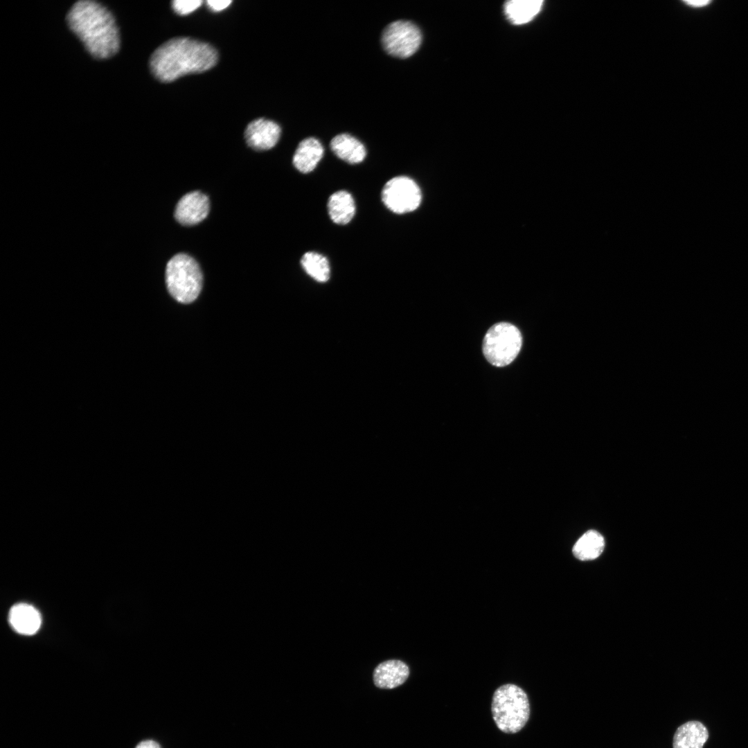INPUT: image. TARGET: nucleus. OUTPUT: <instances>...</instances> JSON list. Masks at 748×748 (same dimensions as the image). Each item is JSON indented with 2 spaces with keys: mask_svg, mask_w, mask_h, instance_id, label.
<instances>
[{
  "mask_svg": "<svg viewBox=\"0 0 748 748\" xmlns=\"http://www.w3.org/2000/svg\"><path fill=\"white\" fill-rule=\"evenodd\" d=\"M166 283L168 292L177 301L181 303L194 301L203 284L198 263L188 254L175 255L166 265Z\"/></svg>",
  "mask_w": 748,
  "mask_h": 748,
  "instance_id": "nucleus-4",
  "label": "nucleus"
},
{
  "mask_svg": "<svg viewBox=\"0 0 748 748\" xmlns=\"http://www.w3.org/2000/svg\"><path fill=\"white\" fill-rule=\"evenodd\" d=\"M210 209L207 195L193 191L184 195L177 202L175 209V217L182 225L192 226L204 220Z\"/></svg>",
  "mask_w": 748,
  "mask_h": 748,
  "instance_id": "nucleus-8",
  "label": "nucleus"
},
{
  "mask_svg": "<svg viewBox=\"0 0 748 748\" xmlns=\"http://www.w3.org/2000/svg\"><path fill=\"white\" fill-rule=\"evenodd\" d=\"M9 622L17 632L24 635H32L39 630L42 619L39 612L33 606L19 603L10 609Z\"/></svg>",
  "mask_w": 748,
  "mask_h": 748,
  "instance_id": "nucleus-11",
  "label": "nucleus"
},
{
  "mask_svg": "<svg viewBox=\"0 0 748 748\" xmlns=\"http://www.w3.org/2000/svg\"><path fill=\"white\" fill-rule=\"evenodd\" d=\"M492 717L503 732L514 733L527 722L530 706L526 693L515 684H505L495 692L492 702Z\"/></svg>",
  "mask_w": 748,
  "mask_h": 748,
  "instance_id": "nucleus-3",
  "label": "nucleus"
},
{
  "mask_svg": "<svg viewBox=\"0 0 748 748\" xmlns=\"http://www.w3.org/2000/svg\"><path fill=\"white\" fill-rule=\"evenodd\" d=\"M542 0H511L504 4V12L510 22L522 25L531 21L541 10Z\"/></svg>",
  "mask_w": 748,
  "mask_h": 748,
  "instance_id": "nucleus-16",
  "label": "nucleus"
},
{
  "mask_svg": "<svg viewBox=\"0 0 748 748\" xmlns=\"http://www.w3.org/2000/svg\"><path fill=\"white\" fill-rule=\"evenodd\" d=\"M605 547L603 537L596 531L590 530L584 533L573 547V553L580 560L597 558Z\"/></svg>",
  "mask_w": 748,
  "mask_h": 748,
  "instance_id": "nucleus-17",
  "label": "nucleus"
},
{
  "mask_svg": "<svg viewBox=\"0 0 748 748\" xmlns=\"http://www.w3.org/2000/svg\"><path fill=\"white\" fill-rule=\"evenodd\" d=\"M684 3H685L687 6L693 7V8H702V7L706 6L709 4H710L711 3V1H708V0H698V1L691 0V1H684Z\"/></svg>",
  "mask_w": 748,
  "mask_h": 748,
  "instance_id": "nucleus-21",
  "label": "nucleus"
},
{
  "mask_svg": "<svg viewBox=\"0 0 748 748\" xmlns=\"http://www.w3.org/2000/svg\"><path fill=\"white\" fill-rule=\"evenodd\" d=\"M323 153V147L317 139L306 138L299 143L294 154V166L302 173L310 172L322 159Z\"/></svg>",
  "mask_w": 748,
  "mask_h": 748,
  "instance_id": "nucleus-12",
  "label": "nucleus"
},
{
  "mask_svg": "<svg viewBox=\"0 0 748 748\" xmlns=\"http://www.w3.org/2000/svg\"><path fill=\"white\" fill-rule=\"evenodd\" d=\"M330 146L338 158L350 164L359 163L364 161L366 155V150L363 143L346 133L338 134L332 138Z\"/></svg>",
  "mask_w": 748,
  "mask_h": 748,
  "instance_id": "nucleus-13",
  "label": "nucleus"
},
{
  "mask_svg": "<svg viewBox=\"0 0 748 748\" xmlns=\"http://www.w3.org/2000/svg\"><path fill=\"white\" fill-rule=\"evenodd\" d=\"M231 1L230 0H208L206 1L208 7L214 12L221 11L227 8Z\"/></svg>",
  "mask_w": 748,
  "mask_h": 748,
  "instance_id": "nucleus-20",
  "label": "nucleus"
},
{
  "mask_svg": "<svg viewBox=\"0 0 748 748\" xmlns=\"http://www.w3.org/2000/svg\"><path fill=\"white\" fill-rule=\"evenodd\" d=\"M709 738L707 728L697 720H691L679 726L673 740V748H703Z\"/></svg>",
  "mask_w": 748,
  "mask_h": 748,
  "instance_id": "nucleus-14",
  "label": "nucleus"
},
{
  "mask_svg": "<svg viewBox=\"0 0 748 748\" xmlns=\"http://www.w3.org/2000/svg\"><path fill=\"white\" fill-rule=\"evenodd\" d=\"M382 44L391 56L407 58L414 54L422 42L419 28L409 21L398 20L388 24L382 31Z\"/></svg>",
  "mask_w": 748,
  "mask_h": 748,
  "instance_id": "nucleus-6",
  "label": "nucleus"
},
{
  "mask_svg": "<svg viewBox=\"0 0 748 748\" xmlns=\"http://www.w3.org/2000/svg\"><path fill=\"white\" fill-rule=\"evenodd\" d=\"M422 199L417 184L406 176H398L389 180L383 187L382 200L391 211L404 214L418 208Z\"/></svg>",
  "mask_w": 748,
  "mask_h": 748,
  "instance_id": "nucleus-7",
  "label": "nucleus"
},
{
  "mask_svg": "<svg viewBox=\"0 0 748 748\" xmlns=\"http://www.w3.org/2000/svg\"><path fill=\"white\" fill-rule=\"evenodd\" d=\"M66 21L94 57L109 58L118 51L121 39L116 20L100 3L91 0L75 2L68 12Z\"/></svg>",
  "mask_w": 748,
  "mask_h": 748,
  "instance_id": "nucleus-1",
  "label": "nucleus"
},
{
  "mask_svg": "<svg viewBox=\"0 0 748 748\" xmlns=\"http://www.w3.org/2000/svg\"><path fill=\"white\" fill-rule=\"evenodd\" d=\"M280 126L271 120L258 118L247 127L244 136L248 145L255 150H267L277 143L280 135Z\"/></svg>",
  "mask_w": 748,
  "mask_h": 748,
  "instance_id": "nucleus-9",
  "label": "nucleus"
},
{
  "mask_svg": "<svg viewBox=\"0 0 748 748\" xmlns=\"http://www.w3.org/2000/svg\"><path fill=\"white\" fill-rule=\"evenodd\" d=\"M409 675V669L405 663L391 659L380 664L375 668L373 682L378 688L391 689L402 685Z\"/></svg>",
  "mask_w": 748,
  "mask_h": 748,
  "instance_id": "nucleus-10",
  "label": "nucleus"
},
{
  "mask_svg": "<svg viewBox=\"0 0 748 748\" xmlns=\"http://www.w3.org/2000/svg\"><path fill=\"white\" fill-rule=\"evenodd\" d=\"M328 211L332 221L344 225L349 223L355 213V201L348 192L339 190L332 194L328 201Z\"/></svg>",
  "mask_w": 748,
  "mask_h": 748,
  "instance_id": "nucleus-15",
  "label": "nucleus"
},
{
  "mask_svg": "<svg viewBox=\"0 0 748 748\" xmlns=\"http://www.w3.org/2000/svg\"><path fill=\"white\" fill-rule=\"evenodd\" d=\"M522 336L519 329L507 322L493 325L483 341V353L492 365L502 367L510 364L519 354Z\"/></svg>",
  "mask_w": 748,
  "mask_h": 748,
  "instance_id": "nucleus-5",
  "label": "nucleus"
},
{
  "mask_svg": "<svg viewBox=\"0 0 748 748\" xmlns=\"http://www.w3.org/2000/svg\"><path fill=\"white\" fill-rule=\"evenodd\" d=\"M301 265L305 271L313 279L320 283L328 280L330 274L329 262L326 256L314 251L305 253Z\"/></svg>",
  "mask_w": 748,
  "mask_h": 748,
  "instance_id": "nucleus-18",
  "label": "nucleus"
},
{
  "mask_svg": "<svg viewBox=\"0 0 748 748\" xmlns=\"http://www.w3.org/2000/svg\"><path fill=\"white\" fill-rule=\"evenodd\" d=\"M202 3V0H175L172 2V8L177 14L186 15L197 9Z\"/></svg>",
  "mask_w": 748,
  "mask_h": 748,
  "instance_id": "nucleus-19",
  "label": "nucleus"
},
{
  "mask_svg": "<svg viewBox=\"0 0 748 748\" xmlns=\"http://www.w3.org/2000/svg\"><path fill=\"white\" fill-rule=\"evenodd\" d=\"M218 55L209 44L188 37L171 39L158 47L150 59L154 77L172 82L187 74L202 73L214 66Z\"/></svg>",
  "mask_w": 748,
  "mask_h": 748,
  "instance_id": "nucleus-2",
  "label": "nucleus"
},
{
  "mask_svg": "<svg viewBox=\"0 0 748 748\" xmlns=\"http://www.w3.org/2000/svg\"><path fill=\"white\" fill-rule=\"evenodd\" d=\"M135 748H161V747L157 742L147 740L139 742Z\"/></svg>",
  "mask_w": 748,
  "mask_h": 748,
  "instance_id": "nucleus-22",
  "label": "nucleus"
}]
</instances>
